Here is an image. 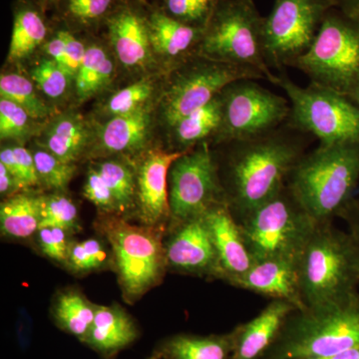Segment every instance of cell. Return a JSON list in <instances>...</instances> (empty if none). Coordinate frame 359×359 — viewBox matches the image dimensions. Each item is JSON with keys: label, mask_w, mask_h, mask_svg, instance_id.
Instances as JSON below:
<instances>
[{"label": "cell", "mask_w": 359, "mask_h": 359, "mask_svg": "<svg viewBox=\"0 0 359 359\" xmlns=\"http://www.w3.org/2000/svg\"><path fill=\"white\" fill-rule=\"evenodd\" d=\"M223 123L215 144L244 140L269 133L287 122V99L276 95L252 80H240L221 93Z\"/></svg>", "instance_id": "13"}, {"label": "cell", "mask_w": 359, "mask_h": 359, "mask_svg": "<svg viewBox=\"0 0 359 359\" xmlns=\"http://www.w3.org/2000/svg\"><path fill=\"white\" fill-rule=\"evenodd\" d=\"M63 41H65L66 59H67L68 71L71 76L77 74V71L83 61L87 48L85 45L77 39L72 33L69 32H59Z\"/></svg>", "instance_id": "43"}, {"label": "cell", "mask_w": 359, "mask_h": 359, "mask_svg": "<svg viewBox=\"0 0 359 359\" xmlns=\"http://www.w3.org/2000/svg\"><path fill=\"white\" fill-rule=\"evenodd\" d=\"M306 135L285 123L261 136L223 144L222 154L215 152L226 203L237 221L287 185L306 153Z\"/></svg>", "instance_id": "1"}, {"label": "cell", "mask_w": 359, "mask_h": 359, "mask_svg": "<svg viewBox=\"0 0 359 359\" xmlns=\"http://www.w3.org/2000/svg\"><path fill=\"white\" fill-rule=\"evenodd\" d=\"M140 332L131 316L118 304L97 306L95 318L82 344L104 359H114L132 346Z\"/></svg>", "instance_id": "19"}, {"label": "cell", "mask_w": 359, "mask_h": 359, "mask_svg": "<svg viewBox=\"0 0 359 359\" xmlns=\"http://www.w3.org/2000/svg\"><path fill=\"white\" fill-rule=\"evenodd\" d=\"M88 143V131L78 115H65L52 122L41 140L45 150L65 162L75 164Z\"/></svg>", "instance_id": "26"}, {"label": "cell", "mask_w": 359, "mask_h": 359, "mask_svg": "<svg viewBox=\"0 0 359 359\" xmlns=\"http://www.w3.org/2000/svg\"><path fill=\"white\" fill-rule=\"evenodd\" d=\"M32 152L40 183L54 190H62L70 183L76 172L75 164L59 159L43 148Z\"/></svg>", "instance_id": "32"}, {"label": "cell", "mask_w": 359, "mask_h": 359, "mask_svg": "<svg viewBox=\"0 0 359 359\" xmlns=\"http://www.w3.org/2000/svg\"><path fill=\"white\" fill-rule=\"evenodd\" d=\"M0 163L11 172L20 189L39 185V177L32 151L20 146L2 149Z\"/></svg>", "instance_id": "36"}, {"label": "cell", "mask_w": 359, "mask_h": 359, "mask_svg": "<svg viewBox=\"0 0 359 359\" xmlns=\"http://www.w3.org/2000/svg\"><path fill=\"white\" fill-rule=\"evenodd\" d=\"M149 359H162V358H160L159 356H157V355H155V354H153L152 358H150Z\"/></svg>", "instance_id": "50"}, {"label": "cell", "mask_w": 359, "mask_h": 359, "mask_svg": "<svg viewBox=\"0 0 359 359\" xmlns=\"http://www.w3.org/2000/svg\"><path fill=\"white\" fill-rule=\"evenodd\" d=\"M204 216L218 255L222 280L231 285L252 268L255 259L226 203L212 205Z\"/></svg>", "instance_id": "16"}, {"label": "cell", "mask_w": 359, "mask_h": 359, "mask_svg": "<svg viewBox=\"0 0 359 359\" xmlns=\"http://www.w3.org/2000/svg\"><path fill=\"white\" fill-rule=\"evenodd\" d=\"M294 304L280 299L271 302L254 318L237 325L233 330V359H262L292 311Z\"/></svg>", "instance_id": "18"}, {"label": "cell", "mask_w": 359, "mask_h": 359, "mask_svg": "<svg viewBox=\"0 0 359 359\" xmlns=\"http://www.w3.org/2000/svg\"><path fill=\"white\" fill-rule=\"evenodd\" d=\"M33 118L13 101L0 100V136L4 139H20L27 133Z\"/></svg>", "instance_id": "39"}, {"label": "cell", "mask_w": 359, "mask_h": 359, "mask_svg": "<svg viewBox=\"0 0 359 359\" xmlns=\"http://www.w3.org/2000/svg\"><path fill=\"white\" fill-rule=\"evenodd\" d=\"M45 50L50 56L52 60L55 61L63 69L69 73V71H68L67 59H66L65 41H63L60 33L58 32L54 39L47 42V44L45 45Z\"/></svg>", "instance_id": "44"}, {"label": "cell", "mask_w": 359, "mask_h": 359, "mask_svg": "<svg viewBox=\"0 0 359 359\" xmlns=\"http://www.w3.org/2000/svg\"><path fill=\"white\" fill-rule=\"evenodd\" d=\"M84 196L103 212L106 214L116 212L115 201L112 193L96 168L90 169L87 174L84 185Z\"/></svg>", "instance_id": "42"}, {"label": "cell", "mask_w": 359, "mask_h": 359, "mask_svg": "<svg viewBox=\"0 0 359 359\" xmlns=\"http://www.w3.org/2000/svg\"><path fill=\"white\" fill-rule=\"evenodd\" d=\"M170 233L165 244L168 269L222 280L218 255L204 215L175 226Z\"/></svg>", "instance_id": "14"}, {"label": "cell", "mask_w": 359, "mask_h": 359, "mask_svg": "<svg viewBox=\"0 0 359 359\" xmlns=\"http://www.w3.org/2000/svg\"><path fill=\"white\" fill-rule=\"evenodd\" d=\"M32 77L45 95L57 99L67 90L71 75L55 61L45 59L33 68Z\"/></svg>", "instance_id": "38"}, {"label": "cell", "mask_w": 359, "mask_h": 359, "mask_svg": "<svg viewBox=\"0 0 359 359\" xmlns=\"http://www.w3.org/2000/svg\"><path fill=\"white\" fill-rule=\"evenodd\" d=\"M184 153L155 150L141 160L136 172V210L142 224L163 230L169 226L170 168Z\"/></svg>", "instance_id": "15"}, {"label": "cell", "mask_w": 359, "mask_h": 359, "mask_svg": "<svg viewBox=\"0 0 359 359\" xmlns=\"http://www.w3.org/2000/svg\"><path fill=\"white\" fill-rule=\"evenodd\" d=\"M337 8L359 20V0H337Z\"/></svg>", "instance_id": "47"}, {"label": "cell", "mask_w": 359, "mask_h": 359, "mask_svg": "<svg viewBox=\"0 0 359 359\" xmlns=\"http://www.w3.org/2000/svg\"><path fill=\"white\" fill-rule=\"evenodd\" d=\"M237 222L255 261H299L318 224L287 184Z\"/></svg>", "instance_id": "5"}, {"label": "cell", "mask_w": 359, "mask_h": 359, "mask_svg": "<svg viewBox=\"0 0 359 359\" xmlns=\"http://www.w3.org/2000/svg\"><path fill=\"white\" fill-rule=\"evenodd\" d=\"M46 34V25L39 11L20 9L14 18L9 58L20 60L27 57L44 41Z\"/></svg>", "instance_id": "30"}, {"label": "cell", "mask_w": 359, "mask_h": 359, "mask_svg": "<svg viewBox=\"0 0 359 359\" xmlns=\"http://www.w3.org/2000/svg\"><path fill=\"white\" fill-rule=\"evenodd\" d=\"M113 4L114 0H66V13L81 25H93L109 13Z\"/></svg>", "instance_id": "41"}, {"label": "cell", "mask_w": 359, "mask_h": 359, "mask_svg": "<svg viewBox=\"0 0 359 359\" xmlns=\"http://www.w3.org/2000/svg\"><path fill=\"white\" fill-rule=\"evenodd\" d=\"M304 308L346 301L358 294L359 250L348 231L316 224L297 263Z\"/></svg>", "instance_id": "3"}, {"label": "cell", "mask_w": 359, "mask_h": 359, "mask_svg": "<svg viewBox=\"0 0 359 359\" xmlns=\"http://www.w3.org/2000/svg\"><path fill=\"white\" fill-rule=\"evenodd\" d=\"M342 219L347 224V231L351 233L359 250V199L354 200Z\"/></svg>", "instance_id": "45"}, {"label": "cell", "mask_w": 359, "mask_h": 359, "mask_svg": "<svg viewBox=\"0 0 359 359\" xmlns=\"http://www.w3.org/2000/svg\"><path fill=\"white\" fill-rule=\"evenodd\" d=\"M1 98L8 99L27 111L33 119H44L51 114V109L37 95L34 86L29 79L22 75H1L0 78Z\"/></svg>", "instance_id": "31"}, {"label": "cell", "mask_w": 359, "mask_h": 359, "mask_svg": "<svg viewBox=\"0 0 359 359\" xmlns=\"http://www.w3.org/2000/svg\"><path fill=\"white\" fill-rule=\"evenodd\" d=\"M275 84L289 98L292 129L316 137L320 145L359 144V109L346 96L311 82L301 87L283 71Z\"/></svg>", "instance_id": "8"}, {"label": "cell", "mask_w": 359, "mask_h": 359, "mask_svg": "<svg viewBox=\"0 0 359 359\" xmlns=\"http://www.w3.org/2000/svg\"><path fill=\"white\" fill-rule=\"evenodd\" d=\"M96 169L109 187L116 205V214L122 217L136 209V173L120 161L107 160L97 165Z\"/></svg>", "instance_id": "29"}, {"label": "cell", "mask_w": 359, "mask_h": 359, "mask_svg": "<svg viewBox=\"0 0 359 359\" xmlns=\"http://www.w3.org/2000/svg\"><path fill=\"white\" fill-rule=\"evenodd\" d=\"M169 230L203 216L212 205L226 203L216 155L204 143L184 153L170 168Z\"/></svg>", "instance_id": "12"}, {"label": "cell", "mask_w": 359, "mask_h": 359, "mask_svg": "<svg viewBox=\"0 0 359 359\" xmlns=\"http://www.w3.org/2000/svg\"><path fill=\"white\" fill-rule=\"evenodd\" d=\"M114 73V65L102 47L92 45L85 53L83 61L75 75L78 98L93 96L108 84Z\"/></svg>", "instance_id": "28"}, {"label": "cell", "mask_w": 359, "mask_h": 359, "mask_svg": "<svg viewBox=\"0 0 359 359\" xmlns=\"http://www.w3.org/2000/svg\"><path fill=\"white\" fill-rule=\"evenodd\" d=\"M337 6V0H275L264 21L269 67H294L311 48L328 11Z\"/></svg>", "instance_id": "11"}, {"label": "cell", "mask_w": 359, "mask_h": 359, "mask_svg": "<svg viewBox=\"0 0 359 359\" xmlns=\"http://www.w3.org/2000/svg\"><path fill=\"white\" fill-rule=\"evenodd\" d=\"M231 332L199 335L179 334L163 340L155 351L162 359H233Z\"/></svg>", "instance_id": "22"}, {"label": "cell", "mask_w": 359, "mask_h": 359, "mask_svg": "<svg viewBox=\"0 0 359 359\" xmlns=\"http://www.w3.org/2000/svg\"><path fill=\"white\" fill-rule=\"evenodd\" d=\"M264 21L254 0H219L203 32L197 55L259 71L275 84L276 75L264 57Z\"/></svg>", "instance_id": "6"}, {"label": "cell", "mask_w": 359, "mask_h": 359, "mask_svg": "<svg viewBox=\"0 0 359 359\" xmlns=\"http://www.w3.org/2000/svg\"><path fill=\"white\" fill-rule=\"evenodd\" d=\"M318 359H359V346L347 349V351H342V353L334 354V355Z\"/></svg>", "instance_id": "48"}, {"label": "cell", "mask_w": 359, "mask_h": 359, "mask_svg": "<svg viewBox=\"0 0 359 359\" xmlns=\"http://www.w3.org/2000/svg\"><path fill=\"white\" fill-rule=\"evenodd\" d=\"M359 346V292L346 301L290 314L262 359H318Z\"/></svg>", "instance_id": "4"}, {"label": "cell", "mask_w": 359, "mask_h": 359, "mask_svg": "<svg viewBox=\"0 0 359 359\" xmlns=\"http://www.w3.org/2000/svg\"><path fill=\"white\" fill-rule=\"evenodd\" d=\"M152 49L179 66L197 55L204 29L175 20L165 11H157L147 20Z\"/></svg>", "instance_id": "21"}, {"label": "cell", "mask_w": 359, "mask_h": 359, "mask_svg": "<svg viewBox=\"0 0 359 359\" xmlns=\"http://www.w3.org/2000/svg\"><path fill=\"white\" fill-rule=\"evenodd\" d=\"M219 2V0H166L165 11L180 22L205 29Z\"/></svg>", "instance_id": "34"}, {"label": "cell", "mask_w": 359, "mask_h": 359, "mask_svg": "<svg viewBox=\"0 0 359 359\" xmlns=\"http://www.w3.org/2000/svg\"><path fill=\"white\" fill-rule=\"evenodd\" d=\"M150 129L151 116L147 107L115 116L101 130V148L107 154L133 153L145 145Z\"/></svg>", "instance_id": "24"}, {"label": "cell", "mask_w": 359, "mask_h": 359, "mask_svg": "<svg viewBox=\"0 0 359 359\" xmlns=\"http://www.w3.org/2000/svg\"><path fill=\"white\" fill-rule=\"evenodd\" d=\"M297 263L299 261L287 259L255 261L252 268L231 285L271 299L289 302L297 309H304Z\"/></svg>", "instance_id": "17"}, {"label": "cell", "mask_w": 359, "mask_h": 359, "mask_svg": "<svg viewBox=\"0 0 359 359\" xmlns=\"http://www.w3.org/2000/svg\"><path fill=\"white\" fill-rule=\"evenodd\" d=\"M20 189V187L15 178L7 170V168L0 163V192H1V195L11 197Z\"/></svg>", "instance_id": "46"}, {"label": "cell", "mask_w": 359, "mask_h": 359, "mask_svg": "<svg viewBox=\"0 0 359 359\" xmlns=\"http://www.w3.org/2000/svg\"><path fill=\"white\" fill-rule=\"evenodd\" d=\"M223 123L221 94L209 104L182 118L171 128L178 152H187L201 144L215 143Z\"/></svg>", "instance_id": "23"}, {"label": "cell", "mask_w": 359, "mask_h": 359, "mask_svg": "<svg viewBox=\"0 0 359 359\" xmlns=\"http://www.w3.org/2000/svg\"><path fill=\"white\" fill-rule=\"evenodd\" d=\"M287 186L318 224L342 219L359 184V144L320 145L292 170Z\"/></svg>", "instance_id": "2"}, {"label": "cell", "mask_w": 359, "mask_h": 359, "mask_svg": "<svg viewBox=\"0 0 359 359\" xmlns=\"http://www.w3.org/2000/svg\"><path fill=\"white\" fill-rule=\"evenodd\" d=\"M109 243L118 280L125 299H140L159 285L168 269L163 229L132 224L108 216L98 223Z\"/></svg>", "instance_id": "7"}, {"label": "cell", "mask_w": 359, "mask_h": 359, "mask_svg": "<svg viewBox=\"0 0 359 359\" xmlns=\"http://www.w3.org/2000/svg\"><path fill=\"white\" fill-rule=\"evenodd\" d=\"M346 97L359 109V82L358 84H356V86L354 87L353 90H351V93H349Z\"/></svg>", "instance_id": "49"}, {"label": "cell", "mask_w": 359, "mask_h": 359, "mask_svg": "<svg viewBox=\"0 0 359 359\" xmlns=\"http://www.w3.org/2000/svg\"><path fill=\"white\" fill-rule=\"evenodd\" d=\"M97 306L76 290H67L56 297L53 318L59 328L83 341L95 318Z\"/></svg>", "instance_id": "27"}, {"label": "cell", "mask_w": 359, "mask_h": 359, "mask_svg": "<svg viewBox=\"0 0 359 359\" xmlns=\"http://www.w3.org/2000/svg\"><path fill=\"white\" fill-rule=\"evenodd\" d=\"M153 93V84L149 80H142L120 90L111 97L105 106L108 115L120 116L146 107L145 104Z\"/></svg>", "instance_id": "37"}, {"label": "cell", "mask_w": 359, "mask_h": 359, "mask_svg": "<svg viewBox=\"0 0 359 359\" xmlns=\"http://www.w3.org/2000/svg\"><path fill=\"white\" fill-rule=\"evenodd\" d=\"M107 259L105 247L96 238L71 243L66 266L75 273H86L102 268Z\"/></svg>", "instance_id": "35"}, {"label": "cell", "mask_w": 359, "mask_h": 359, "mask_svg": "<svg viewBox=\"0 0 359 359\" xmlns=\"http://www.w3.org/2000/svg\"><path fill=\"white\" fill-rule=\"evenodd\" d=\"M41 224V197L21 193L4 201L0 207L2 235L11 238H28Z\"/></svg>", "instance_id": "25"}, {"label": "cell", "mask_w": 359, "mask_h": 359, "mask_svg": "<svg viewBox=\"0 0 359 359\" xmlns=\"http://www.w3.org/2000/svg\"><path fill=\"white\" fill-rule=\"evenodd\" d=\"M39 249L51 261L66 264L71 243L67 231L57 226H42L36 233Z\"/></svg>", "instance_id": "40"}, {"label": "cell", "mask_w": 359, "mask_h": 359, "mask_svg": "<svg viewBox=\"0 0 359 359\" xmlns=\"http://www.w3.org/2000/svg\"><path fill=\"white\" fill-rule=\"evenodd\" d=\"M264 77L250 68L193 56L174 69L162 97L163 119L171 129L182 118L214 100L228 85Z\"/></svg>", "instance_id": "10"}, {"label": "cell", "mask_w": 359, "mask_h": 359, "mask_svg": "<svg viewBox=\"0 0 359 359\" xmlns=\"http://www.w3.org/2000/svg\"><path fill=\"white\" fill-rule=\"evenodd\" d=\"M311 83L347 96L359 82V20L328 11L309 50L295 63Z\"/></svg>", "instance_id": "9"}, {"label": "cell", "mask_w": 359, "mask_h": 359, "mask_svg": "<svg viewBox=\"0 0 359 359\" xmlns=\"http://www.w3.org/2000/svg\"><path fill=\"white\" fill-rule=\"evenodd\" d=\"M78 209L70 198L60 194L41 197L42 226H57L68 233L79 228Z\"/></svg>", "instance_id": "33"}, {"label": "cell", "mask_w": 359, "mask_h": 359, "mask_svg": "<svg viewBox=\"0 0 359 359\" xmlns=\"http://www.w3.org/2000/svg\"><path fill=\"white\" fill-rule=\"evenodd\" d=\"M108 28L111 43L122 65L142 67L149 63L153 49L147 20L134 9L125 7L110 16Z\"/></svg>", "instance_id": "20"}]
</instances>
